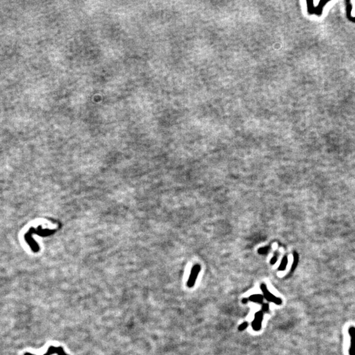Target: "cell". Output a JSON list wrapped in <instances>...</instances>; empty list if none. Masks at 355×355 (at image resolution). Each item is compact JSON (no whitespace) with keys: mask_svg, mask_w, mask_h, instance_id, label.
<instances>
[{"mask_svg":"<svg viewBox=\"0 0 355 355\" xmlns=\"http://www.w3.org/2000/svg\"><path fill=\"white\" fill-rule=\"evenodd\" d=\"M260 290H262L263 293V295H264V297L269 302H272L274 304H276L277 305H280L282 303V300L279 298V297H277L276 296H274L272 293H271L269 290H268L267 286H266V284H262L260 285Z\"/></svg>","mask_w":355,"mask_h":355,"instance_id":"6da1fadb","label":"cell"},{"mask_svg":"<svg viewBox=\"0 0 355 355\" xmlns=\"http://www.w3.org/2000/svg\"><path fill=\"white\" fill-rule=\"evenodd\" d=\"M201 271V266L199 264H195L191 268V273L189 277V280L187 281V285L188 287H192L194 286V284L196 281V279L199 274V272Z\"/></svg>","mask_w":355,"mask_h":355,"instance_id":"7a4b0ae2","label":"cell"},{"mask_svg":"<svg viewBox=\"0 0 355 355\" xmlns=\"http://www.w3.org/2000/svg\"><path fill=\"white\" fill-rule=\"evenodd\" d=\"M263 312L262 310L255 313L254 318L252 322V328L253 330L258 331L262 328V322L263 320Z\"/></svg>","mask_w":355,"mask_h":355,"instance_id":"3957f363","label":"cell"},{"mask_svg":"<svg viewBox=\"0 0 355 355\" xmlns=\"http://www.w3.org/2000/svg\"><path fill=\"white\" fill-rule=\"evenodd\" d=\"M55 354H57V355H69L65 352L64 349L62 347H53V346L49 347V348L47 349L46 353L43 355H53ZM24 355H35V354H33L30 353H26Z\"/></svg>","mask_w":355,"mask_h":355,"instance_id":"277c9868","label":"cell"},{"mask_svg":"<svg viewBox=\"0 0 355 355\" xmlns=\"http://www.w3.org/2000/svg\"><path fill=\"white\" fill-rule=\"evenodd\" d=\"M351 337V346L348 350L349 355H355V327H350L348 330Z\"/></svg>","mask_w":355,"mask_h":355,"instance_id":"5b68a950","label":"cell"},{"mask_svg":"<svg viewBox=\"0 0 355 355\" xmlns=\"http://www.w3.org/2000/svg\"><path fill=\"white\" fill-rule=\"evenodd\" d=\"M249 301H252L253 303L262 304L263 302L264 296L260 295V294H254V295H252L251 296L249 297Z\"/></svg>","mask_w":355,"mask_h":355,"instance_id":"8992f818","label":"cell"},{"mask_svg":"<svg viewBox=\"0 0 355 355\" xmlns=\"http://www.w3.org/2000/svg\"><path fill=\"white\" fill-rule=\"evenodd\" d=\"M293 257H294V258H293V265H292V266H291V271H290V274L293 273V272H294V270H295L296 267L297 266V264H298V262H299V255H298L297 253H296V252L294 253H293Z\"/></svg>","mask_w":355,"mask_h":355,"instance_id":"52a82bcc","label":"cell"},{"mask_svg":"<svg viewBox=\"0 0 355 355\" xmlns=\"http://www.w3.org/2000/svg\"><path fill=\"white\" fill-rule=\"evenodd\" d=\"M287 263H288L287 257V256H284V258H283L282 260H281V264H280V266H279L278 270H280V271H284V270H285V268H286V266H287Z\"/></svg>","mask_w":355,"mask_h":355,"instance_id":"ba28073f","label":"cell"},{"mask_svg":"<svg viewBox=\"0 0 355 355\" xmlns=\"http://www.w3.org/2000/svg\"><path fill=\"white\" fill-rule=\"evenodd\" d=\"M270 251V247H262V248H260L258 252L259 254H267Z\"/></svg>","mask_w":355,"mask_h":355,"instance_id":"9c48e42d","label":"cell"},{"mask_svg":"<svg viewBox=\"0 0 355 355\" xmlns=\"http://www.w3.org/2000/svg\"><path fill=\"white\" fill-rule=\"evenodd\" d=\"M248 326H249L248 322H247V321H244V322H243L239 326V327H238V330L240 331L245 330L247 328Z\"/></svg>","mask_w":355,"mask_h":355,"instance_id":"30bf717a","label":"cell"},{"mask_svg":"<svg viewBox=\"0 0 355 355\" xmlns=\"http://www.w3.org/2000/svg\"><path fill=\"white\" fill-rule=\"evenodd\" d=\"M278 253H276L274 254V256L272 257V258L270 260V264H274L277 262V260H278Z\"/></svg>","mask_w":355,"mask_h":355,"instance_id":"8fae6325","label":"cell"},{"mask_svg":"<svg viewBox=\"0 0 355 355\" xmlns=\"http://www.w3.org/2000/svg\"><path fill=\"white\" fill-rule=\"evenodd\" d=\"M262 310L264 312H268L269 310V304L268 303L263 304L262 307Z\"/></svg>","mask_w":355,"mask_h":355,"instance_id":"7c38bea8","label":"cell"},{"mask_svg":"<svg viewBox=\"0 0 355 355\" xmlns=\"http://www.w3.org/2000/svg\"><path fill=\"white\" fill-rule=\"evenodd\" d=\"M248 301H249L248 299H247V298H243V299H242V303H243V304H244V303H247Z\"/></svg>","mask_w":355,"mask_h":355,"instance_id":"4fadbf2b","label":"cell"}]
</instances>
